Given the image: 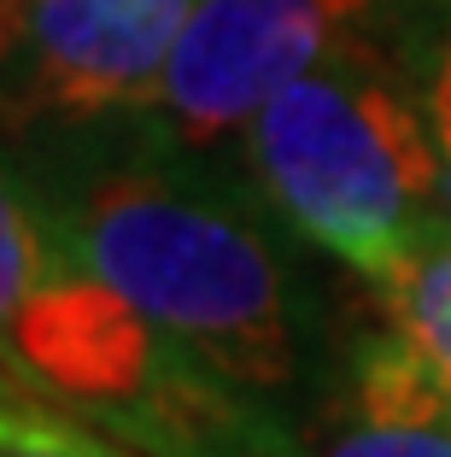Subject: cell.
I'll list each match as a JSON object with an SVG mask.
<instances>
[{
	"instance_id": "1",
	"label": "cell",
	"mask_w": 451,
	"mask_h": 457,
	"mask_svg": "<svg viewBox=\"0 0 451 457\" xmlns=\"http://www.w3.org/2000/svg\"><path fill=\"white\" fill-rule=\"evenodd\" d=\"M47 170H24L54 212L65 264L188 340L235 381L270 393L305 370L311 299L293 235L258 182L229 176L146 118L88 123ZM18 164V159H13Z\"/></svg>"
},
{
	"instance_id": "2",
	"label": "cell",
	"mask_w": 451,
	"mask_h": 457,
	"mask_svg": "<svg viewBox=\"0 0 451 457\" xmlns=\"http://www.w3.org/2000/svg\"><path fill=\"white\" fill-rule=\"evenodd\" d=\"M240 164L299 241L387 287L446 223L422 88L358 41L288 82L246 129Z\"/></svg>"
},
{
	"instance_id": "3",
	"label": "cell",
	"mask_w": 451,
	"mask_h": 457,
	"mask_svg": "<svg viewBox=\"0 0 451 457\" xmlns=\"http://www.w3.org/2000/svg\"><path fill=\"white\" fill-rule=\"evenodd\" d=\"M6 376L71 404L146 457H305L270 393L235 381L188 340L146 323L112 287L59 258L36 299L6 317Z\"/></svg>"
},
{
	"instance_id": "4",
	"label": "cell",
	"mask_w": 451,
	"mask_h": 457,
	"mask_svg": "<svg viewBox=\"0 0 451 457\" xmlns=\"http://www.w3.org/2000/svg\"><path fill=\"white\" fill-rule=\"evenodd\" d=\"M199 0H6V123L88 129L141 118Z\"/></svg>"
},
{
	"instance_id": "5",
	"label": "cell",
	"mask_w": 451,
	"mask_h": 457,
	"mask_svg": "<svg viewBox=\"0 0 451 457\" xmlns=\"http://www.w3.org/2000/svg\"><path fill=\"white\" fill-rule=\"evenodd\" d=\"M381 0H199L146 118L188 147H229L322 59L370 41Z\"/></svg>"
},
{
	"instance_id": "6",
	"label": "cell",
	"mask_w": 451,
	"mask_h": 457,
	"mask_svg": "<svg viewBox=\"0 0 451 457\" xmlns=\"http://www.w3.org/2000/svg\"><path fill=\"white\" fill-rule=\"evenodd\" d=\"M305 457H451V399L398 328L352 346L329 428Z\"/></svg>"
},
{
	"instance_id": "7",
	"label": "cell",
	"mask_w": 451,
	"mask_h": 457,
	"mask_svg": "<svg viewBox=\"0 0 451 457\" xmlns=\"http://www.w3.org/2000/svg\"><path fill=\"white\" fill-rule=\"evenodd\" d=\"M381 294H387V311H393V328L416 346L428 376L451 399V217L416 246V258Z\"/></svg>"
},
{
	"instance_id": "8",
	"label": "cell",
	"mask_w": 451,
	"mask_h": 457,
	"mask_svg": "<svg viewBox=\"0 0 451 457\" xmlns=\"http://www.w3.org/2000/svg\"><path fill=\"white\" fill-rule=\"evenodd\" d=\"M0 457H123V452L112 440H100L71 404H59V399H47L41 387L6 376Z\"/></svg>"
},
{
	"instance_id": "9",
	"label": "cell",
	"mask_w": 451,
	"mask_h": 457,
	"mask_svg": "<svg viewBox=\"0 0 451 457\" xmlns=\"http://www.w3.org/2000/svg\"><path fill=\"white\" fill-rule=\"evenodd\" d=\"M416 88H422L428 141H434V159H439V200H446V212H451V24L434 36Z\"/></svg>"
}]
</instances>
